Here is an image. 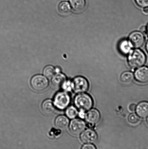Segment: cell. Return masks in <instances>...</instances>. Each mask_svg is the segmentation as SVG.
<instances>
[{"label":"cell","mask_w":148,"mask_h":149,"mask_svg":"<svg viewBox=\"0 0 148 149\" xmlns=\"http://www.w3.org/2000/svg\"><path fill=\"white\" fill-rule=\"evenodd\" d=\"M146 59L145 54L140 49L131 50L129 54L128 63L132 68H138L142 66L145 63Z\"/></svg>","instance_id":"1"},{"label":"cell","mask_w":148,"mask_h":149,"mask_svg":"<svg viewBox=\"0 0 148 149\" xmlns=\"http://www.w3.org/2000/svg\"><path fill=\"white\" fill-rule=\"evenodd\" d=\"M74 104L78 109L85 112L92 109L94 102L89 95L83 93H79L75 96Z\"/></svg>","instance_id":"2"},{"label":"cell","mask_w":148,"mask_h":149,"mask_svg":"<svg viewBox=\"0 0 148 149\" xmlns=\"http://www.w3.org/2000/svg\"><path fill=\"white\" fill-rule=\"evenodd\" d=\"M72 86L74 91L76 93H85L89 89V84L86 79L82 77H75L72 81Z\"/></svg>","instance_id":"3"},{"label":"cell","mask_w":148,"mask_h":149,"mask_svg":"<svg viewBox=\"0 0 148 149\" xmlns=\"http://www.w3.org/2000/svg\"><path fill=\"white\" fill-rule=\"evenodd\" d=\"M31 85L35 90L38 91H43L47 87L49 81L44 76L37 75L34 76L32 79Z\"/></svg>","instance_id":"4"},{"label":"cell","mask_w":148,"mask_h":149,"mask_svg":"<svg viewBox=\"0 0 148 149\" xmlns=\"http://www.w3.org/2000/svg\"><path fill=\"white\" fill-rule=\"evenodd\" d=\"M70 102V96L66 92H59L55 96L54 104L59 109H66L69 106Z\"/></svg>","instance_id":"5"},{"label":"cell","mask_w":148,"mask_h":149,"mask_svg":"<svg viewBox=\"0 0 148 149\" xmlns=\"http://www.w3.org/2000/svg\"><path fill=\"white\" fill-rule=\"evenodd\" d=\"M129 41L133 47L136 48H140L144 44L145 36L141 32H133L129 36Z\"/></svg>","instance_id":"6"},{"label":"cell","mask_w":148,"mask_h":149,"mask_svg":"<svg viewBox=\"0 0 148 149\" xmlns=\"http://www.w3.org/2000/svg\"><path fill=\"white\" fill-rule=\"evenodd\" d=\"M86 128V124L79 119L72 120L70 125V130L72 134L78 135L82 133Z\"/></svg>","instance_id":"7"},{"label":"cell","mask_w":148,"mask_h":149,"mask_svg":"<svg viewBox=\"0 0 148 149\" xmlns=\"http://www.w3.org/2000/svg\"><path fill=\"white\" fill-rule=\"evenodd\" d=\"M80 139L84 143L93 144L98 139V135L95 131L92 129L85 130L81 134Z\"/></svg>","instance_id":"8"},{"label":"cell","mask_w":148,"mask_h":149,"mask_svg":"<svg viewBox=\"0 0 148 149\" xmlns=\"http://www.w3.org/2000/svg\"><path fill=\"white\" fill-rule=\"evenodd\" d=\"M85 120L90 125H96L101 120V113L96 109H90L85 114Z\"/></svg>","instance_id":"9"},{"label":"cell","mask_w":148,"mask_h":149,"mask_svg":"<svg viewBox=\"0 0 148 149\" xmlns=\"http://www.w3.org/2000/svg\"><path fill=\"white\" fill-rule=\"evenodd\" d=\"M135 78L139 83L146 84L148 83V68L143 66L139 68L134 73Z\"/></svg>","instance_id":"10"},{"label":"cell","mask_w":148,"mask_h":149,"mask_svg":"<svg viewBox=\"0 0 148 149\" xmlns=\"http://www.w3.org/2000/svg\"><path fill=\"white\" fill-rule=\"evenodd\" d=\"M136 112L140 118H145L148 116V102H142L136 106Z\"/></svg>","instance_id":"11"},{"label":"cell","mask_w":148,"mask_h":149,"mask_svg":"<svg viewBox=\"0 0 148 149\" xmlns=\"http://www.w3.org/2000/svg\"><path fill=\"white\" fill-rule=\"evenodd\" d=\"M66 77L64 74L59 73L54 75L52 79V84L56 88H59L66 82Z\"/></svg>","instance_id":"12"},{"label":"cell","mask_w":148,"mask_h":149,"mask_svg":"<svg viewBox=\"0 0 148 149\" xmlns=\"http://www.w3.org/2000/svg\"><path fill=\"white\" fill-rule=\"evenodd\" d=\"M119 49L121 53L124 55H127L131 51L132 46L129 41L123 39L119 44Z\"/></svg>","instance_id":"13"},{"label":"cell","mask_w":148,"mask_h":149,"mask_svg":"<svg viewBox=\"0 0 148 149\" xmlns=\"http://www.w3.org/2000/svg\"><path fill=\"white\" fill-rule=\"evenodd\" d=\"M69 121L67 118L64 116H60L56 118L55 120V125L59 129L64 130L69 126Z\"/></svg>","instance_id":"14"},{"label":"cell","mask_w":148,"mask_h":149,"mask_svg":"<svg viewBox=\"0 0 148 149\" xmlns=\"http://www.w3.org/2000/svg\"><path fill=\"white\" fill-rule=\"evenodd\" d=\"M70 5L75 11L79 12L85 8L86 2L85 0H69Z\"/></svg>","instance_id":"15"},{"label":"cell","mask_w":148,"mask_h":149,"mask_svg":"<svg viewBox=\"0 0 148 149\" xmlns=\"http://www.w3.org/2000/svg\"><path fill=\"white\" fill-rule=\"evenodd\" d=\"M42 109L45 113L50 114L54 112V104L52 100H47L43 102L42 106Z\"/></svg>","instance_id":"16"},{"label":"cell","mask_w":148,"mask_h":149,"mask_svg":"<svg viewBox=\"0 0 148 149\" xmlns=\"http://www.w3.org/2000/svg\"><path fill=\"white\" fill-rule=\"evenodd\" d=\"M134 74L131 72L126 71L121 74L120 79L122 82L126 85L131 84L134 80Z\"/></svg>","instance_id":"17"},{"label":"cell","mask_w":148,"mask_h":149,"mask_svg":"<svg viewBox=\"0 0 148 149\" xmlns=\"http://www.w3.org/2000/svg\"><path fill=\"white\" fill-rule=\"evenodd\" d=\"M59 11L62 14H66L70 13L71 7L70 4L67 1L60 3L59 6Z\"/></svg>","instance_id":"18"},{"label":"cell","mask_w":148,"mask_h":149,"mask_svg":"<svg viewBox=\"0 0 148 149\" xmlns=\"http://www.w3.org/2000/svg\"><path fill=\"white\" fill-rule=\"evenodd\" d=\"M67 116L70 119H74L77 116L78 111L76 107L73 106L69 107L66 109V112Z\"/></svg>","instance_id":"19"},{"label":"cell","mask_w":148,"mask_h":149,"mask_svg":"<svg viewBox=\"0 0 148 149\" xmlns=\"http://www.w3.org/2000/svg\"><path fill=\"white\" fill-rule=\"evenodd\" d=\"M55 72V70L53 67L47 66L44 68L43 70V73L46 77L50 79L54 76Z\"/></svg>","instance_id":"20"},{"label":"cell","mask_w":148,"mask_h":149,"mask_svg":"<svg viewBox=\"0 0 148 149\" xmlns=\"http://www.w3.org/2000/svg\"><path fill=\"white\" fill-rule=\"evenodd\" d=\"M128 120L130 124L133 125H135L138 123L140 121V118L136 113H131L129 115Z\"/></svg>","instance_id":"21"},{"label":"cell","mask_w":148,"mask_h":149,"mask_svg":"<svg viewBox=\"0 0 148 149\" xmlns=\"http://www.w3.org/2000/svg\"><path fill=\"white\" fill-rule=\"evenodd\" d=\"M136 4L142 8L148 7V0H135Z\"/></svg>","instance_id":"22"},{"label":"cell","mask_w":148,"mask_h":149,"mask_svg":"<svg viewBox=\"0 0 148 149\" xmlns=\"http://www.w3.org/2000/svg\"><path fill=\"white\" fill-rule=\"evenodd\" d=\"M96 147L92 144L87 143L84 144L82 147V149H95Z\"/></svg>","instance_id":"23"},{"label":"cell","mask_w":148,"mask_h":149,"mask_svg":"<svg viewBox=\"0 0 148 149\" xmlns=\"http://www.w3.org/2000/svg\"><path fill=\"white\" fill-rule=\"evenodd\" d=\"M136 106L134 104H131L129 106V109L130 112H134L136 110Z\"/></svg>","instance_id":"24"},{"label":"cell","mask_w":148,"mask_h":149,"mask_svg":"<svg viewBox=\"0 0 148 149\" xmlns=\"http://www.w3.org/2000/svg\"><path fill=\"white\" fill-rule=\"evenodd\" d=\"M140 32L143 33L145 32H147V27H146L145 26H143L140 28Z\"/></svg>","instance_id":"25"},{"label":"cell","mask_w":148,"mask_h":149,"mask_svg":"<svg viewBox=\"0 0 148 149\" xmlns=\"http://www.w3.org/2000/svg\"><path fill=\"white\" fill-rule=\"evenodd\" d=\"M143 11L145 14H148V7H145L143 9Z\"/></svg>","instance_id":"26"},{"label":"cell","mask_w":148,"mask_h":149,"mask_svg":"<svg viewBox=\"0 0 148 149\" xmlns=\"http://www.w3.org/2000/svg\"><path fill=\"white\" fill-rule=\"evenodd\" d=\"M146 50H147V52H148V41L146 43Z\"/></svg>","instance_id":"27"},{"label":"cell","mask_w":148,"mask_h":149,"mask_svg":"<svg viewBox=\"0 0 148 149\" xmlns=\"http://www.w3.org/2000/svg\"><path fill=\"white\" fill-rule=\"evenodd\" d=\"M59 68H56V70H55V71H56V72H57L58 73H59Z\"/></svg>","instance_id":"28"},{"label":"cell","mask_w":148,"mask_h":149,"mask_svg":"<svg viewBox=\"0 0 148 149\" xmlns=\"http://www.w3.org/2000/svg\"><path fill=\"white\" fill-rule=\"evenodd\" d=\"M147 32L148 33V25L147 27Z\"/></svg>","instance_id":"29"},{"label":"cell","mask_w":148,"mask_h":149,"mask_svg":"<svg viewBox=\"0 0 148 149\" xmlns=\"http://www.w3.org/2000/svg\"><path fill=\"white\" fill-rule=\"evenodd\" d=\"M147 123L148 124V117L147 118Z\"/></svg>","instance_id":"30"}]
</instances>
